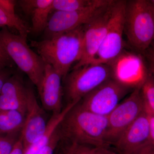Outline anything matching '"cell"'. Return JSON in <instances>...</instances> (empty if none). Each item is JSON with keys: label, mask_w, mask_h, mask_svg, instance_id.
Returning a JSON list of instances; mask_svg holds the SVG:
<instances>
[{"label": "cell", "mask_w": 154, "mask_h": 154, "mask_svg": "<svg viewBox=\"0 0 154 154\" xmlns=\"http://www.w3.org/2000/svg\"><path fill=\"white\" fill-rule=\"evenodd\" d=\"M107 122V116L92 113L78 103L66 113L58 128L61 140L93 147H108Z\"/></svg>", "instance_id": "obj_1"}, {"label": "cell", "mask_w": 154, "mask_h": 154, "mask_svg": "<svg viewBox=\"0 0 154 154\" xmlns=\"http://www.w3.org/2000/svg\"><path fill=\"white\" fill-rule=\"evenodd\" d=\"M83 37L84 25L51 38L32 41L30 45L45 63L52 67L63 80L72 65L82 57Z\"/></svg>", "instance_id": "obj_2"}, {"label": "cell", "mask_w": 154, "mask_h": 154, "mask_svg": "<svg viewBox=\"0 0 154 154\" xmlns=\"http://www.w3.org/2000/svg\"><path fill=\"white\" fill-rule=\"evenodd\" d=\"M124 32L134 49L144 51L154 41V19L149 1H127Z\"/></svg>", "instance_id": "obj_3"}, {"label": "cell", "mask_w": 154, "mask_h": 154, "mask_svg": "<svg viewBox=\"0 0 154 154\" xmlns=\"http://www.w3.org/2000/svg\"><path fill=\"white\" fill-rule=\"evenodd\" d=\"M0 42L14 63L38 88L43 78L45 63L41 57L30 48L27 38L4 27L0 30Z\"/></svg>", "instance_id": "obj_4"}, {"label": "cell", "mask_w": 154, "mask_h": 154, "mask_svg": "<svg viewBox=\"0 0 154 154\" xmlns=\"http://www.w3.org/2000/svg\"><path fill=\"white\" fill-rule=\"evenodd\" d=\"M112 78L108 64H90L73 69L63 81L67 104L77 103L86 95Z\"/></svg>", "instance_id": "obj_5"}, {"label": "cell", "mask_w": 154, "mask_h": 154, "mask_svg": "<svg viewBox=\"0 0 154 154\" xmlns=\"http://www.w3.org/2000/svg\"><path fill=\"white\" fill-rule=\"evenodd\" d=\"M145 110L141 88H135L107 116L106 142L112 145L117 138Z\"/></svg>", "instance_id": "obj_6"}, {"label": "cell", "mask_w": 154, "mask_h": 154, "mask_svg": "<svg viewBox=\"0 0 154 154\" xmlns=\"http://www.w3.org/2000/svg\"><path fill=\"white\" fill-rule=\"evenodd\" d=\"M126 3L115 1L107 33L91 64H109L123 51Z\"/></svg>", "instance_id": "obj_7"}, {"label": "cell", "mask_w": 154, "mask_h": 154, "mask_svg": "<svg viewBox=\"0 0 154 154\" xmlns=\"http://www.w3.org/2000/svg\"><path fill=\"white\" fill-rule=\"evenodd\" d=\"M131 90L112 78L86 95L79 104L92 113L107 116Z\"/></svg>", "instance_id": "obj_8"}, {"label": "cell", "mask_w": 154, "mask_h": 154, "mask_svg": "<svg viewBox=\"0 0 154 154\" xmlns=\"http://www.w3.org/2000/svg\"><path fill=\"white\" fill-rule=\"evenodd\" d=\"M115 1L84 25L82 54L73 69L93 62L107 33Z\"/></svg>", "instance_id": "obj_9"}, {"label": "cell", "mask_w": 154, "mask_h": 154, "mask_svg": "<svg viewBox=\"0 0 154 154\" xmlns=\"http://www.w3.org/2000/svg\"><path fill=\"white\" fill-rule=\"evenodd\" d=\"M114 1L108 0L105 4L80 11H54L50 16L47 26L43 32L45 39L52 38L85 25Z\"/></svg>", "instance_id": "obj_10"}, {"label": "cell", "mask_w": 154, "mask_h": 154, "mask_svg": "<svg viewBox=\"0 0 154 154\" xmlns=\"http://www.w3.org/2000/svg\"><path fill=\"white\" fill-rule=\"evenodd\" d=\"M108 64L111 68L112 78L132 89L141 88L147 76L142 59L133 53L123 51Z\"/></svg>", "instance_id": "obj_11"}, {"label": "cell", "mask_w": 154, "mask_h": 154, "mask_svg": "<svg viewBox=\"0 0 154 154\" xmlns=\"http://www.w3.org/2000/svg\"><path fill=\"white\" fill-rule=\"evenodd\" d=\"M48 122L44 111L37 102L33 88L27 86V110L25 123L21 132L25 152L43 134Z\"/></svg>", "instance_id": "obj_12"}, {"label": "cell", "mask_w": 154, "mask_h": 154, "mask_svg": "<svg viewBox=\"0 0 154 154\" xmlns=\"http://www.w3.org/2000/svg\"><path fill=\"white\" fill-rule=\"evenodd\" d=\"M149 143V129L145 109L112 145L121 154H131Z\"/></svg>", "instance_id": "obj_13"}, {"label": "cell", "mask_w": 154, "mask_h": 154, "mask_svg": "<svg viewBox=\"0 0 154 154\" xmlns=\"http://www.w3.org/2000/svg\"><path fill=\"white\" fill-rule=\"evenodd\" d=\"M62 77L52 67L45 64L43 78L37 88L43 108L53 113L63 110Z\"/></svg>", "instance_id": "obj_14"}, {"label": "cell", "mask_w": 154, "mask_h": 154, "mask_svg": "<svg viewBox=\"0 0 154 154\" xmlns=\"http://www.w3.org/2000/svg\"><path fill=\"white\" fill-rule=\"evenodd\" d=\"M27 101V86L22 77L14 73L0 92V109L18 110L26 114Z\"/></svg>", "instance_id": "obj_15"}, {"label": "cell", "mask_w": 154, "mask_h": 154, "mask_svg": "<svg viewBox=\"0 0 154 154\" xmlns=\"http://www.w3.org/2000/svg\"><path fill=\"white\" fill-rule=\"evenodd\" d=\"M53 0H21L18 3L22 11L31 19L30 32L38 34L44 32L49 15L53 11Z\"/></svg>", "instance_id": "obj_16"}, {"label": "cell", "mask_w": 154, "mask_h": 154, "mask_svg": "<svg viewBox=\"0 0 154 154\" xmlns=\"http://www.w3.org/2000/svg\"><path fill=\"white\" fill-rule=\"evenodd\" d=\"M25 116L18 110L0 109V134L22 132Z\"/></svg>", "instance_id": "obj_17"}, {"label": "cell", "mask_w": 154, "mask_h": 154, "mask_svg": "<svg viewBox=\"0 0 154 154\" xmlns=\"http://www.w3.org/2000/svg\"><path fill=\"white\" fill-rule=\"evenodd\" d=\"M108 0H53V11L72 12L80 11L107 2Z\"/></svg>", "instance_id": "obj_18"}, {"label": "cell", "mask_w": 154, "mask_h": 154, "mask_svg": "<svg viewBox=\"0 0 154 154\" xmlns=\"http://www.w3.org/2000/svg\"><path fill=\"white\" fill-rule=\"evenodd\" d=\"M7 27L17 30L19 35L27 38L30 29L17 15H10L0 8V28Z\"/></svg>", "instance_id": "obj_19"}, {"label": "cell", "mask_w": 154, "mask_h": 154, "mask_svg": "<svg viewBox=\"0 0 154 154\" xmlns=\"http://www.w3.org/2000/svg\"><path fill=\"white\" fill-rule=\"evenodd\" d=\"M145 108L154 114V79L151 74H148L141 87Z\"/></svg>", "instance_id": "obj_20"}, {"label": "cell", "mask_w": 154, "mask_h": 154, "mask_svg": "<svg viewBox=\"0 0 154 154\" xmlns=\"http://www.w3.org/2000/svg\"><path fill=\"white\" fill-rule=\"evenodd\" d=\"M21 135V132L0 134V154H10Z\"/></svg>", "instance_id": "obj_21"}, {"label": "cell", "mask_w": 154, "mask_h": 154, "mask_svg": "<svg viewBox=\"0 0 154 154\" xmlns=\"http://www.w3.org/2000/svg\"><path fill=\"white\" fill-rule=\"evenodd\" d=\"M63 148V154H94L93 147L67 141Z\"/></svg>", "instance_id": "obj_22"}, {"label": "cell", "mask_w": 154, "mask_h": 154, "mask_svg": "<svg viewBox=\"0 0 154 154\" xmlns=\"http://www.w3.org/2000/svg\"><path fill=\"white\" fill-rule=\"evenodd\" d=\"M61 140V137L58 127L48 143L37 154H54L55 150Z\"/></svg>", "instance_id": "obj_23"}, {"label": "cell", "mask_w": 154, "mask_h": 154, "mask_svg": "<svg viewBox=\"0 0 154 154\" xmlns=\"http://www.w3.org/2000/svg\"><path fill=\"white\" fill-rule=\"evenodd\" d=\"M12 68L0 65V92L6 81L14 74Z\"/></svg>", "instance_id": "obj_24"}, {"label": "cell", "mask_w": 154, "mask_h": 154, "mask_svg": "<svg viewBox=\"0 0 154 154\" xmlns=\"http://www.w3.org/2000/svg\"><path fill=\"white\" fill-rule=\"evenodd\" d=\"M17 1L13 0H0V8L10 15H17L15 13V7Z\"/></svg>", "instance_id": "obj_25"}, {"label": "cell", "mask_w": 154, "mask_h": 154, "mask_svg": "<svg viewBox=\"0 0 154 154\" xmlns=\"http://www.w3.org/2000/svg\"><path fill=\"white\" fill-rule=\"evenodd\" d=\"M14 63L7 54L0 42V65L13 67Z\"/></svg>", "instance_id": "obj_26"}, {"label": "cell", "mask_w": 154, "mask_h": 154, "mask_svg": "<svg viewBox=\"0 0 154 154\" xmlns=\"http://www.w3.org/2000/svg\"><path fill=\"white\" fill-rule=\"evenodd\" d=\"M145 110L147 113L148 117L149 129V143L154 146V114L146 109Z\"/></svg>", "instance_id": "obj_27"}, {"label": "cell", "mask_w": 154, "mask_h": 154, "mask_svg": "<svg viewBox=\"0 0 154 154\" xmlns=\"http://www.w3.org/2000/svg\"><path fill=\"white\" fill-rule=\"evenodd\" d=\"M131 154H154V146L149 143Z\"/></svg>", "instance_id": "obj_28"}, {"label": "cell", "mask_w": 154, "mask_h": 154, "mask_svg": "<svg viewBox=\"0 0 154 154\" xmlns=\"http://www.w3.org/2000/svg\"><path fill=\"white\" fill-rule=\"evenodd\" d=\"M24 148L21 135L20 138L16 143L13 151L10 154H24Z\"/></svg>", "instance_id": "obj_29"}, {"label": "cell", "mask_w": 154, "mask_h": 154, "mask_svg": "<svg viewBox=\"0 0 154 154\" xmlns=\"http://www.w3.org/2000/svg\"><path fill=\"white\" fill-rule=\"evenodd\" d=\"M94 154H117L110 149L108 147H93Z\"/></svg>", "instance_id": "obj_30"}, {"label": "cell", "mask_w": 154, "mask_h": 154, "mask_svg": "<svg viewBox=\"0 0 154 154\" xmlns=\"http://www.w3.org/2000/svg\"><path fill=\"white\" fill-rule=\"evenodd\" d=\"M149 70L150 71L151 74L154 79V63L151 61L149 64Z\"/></svg>", "instance_id": "obj_31"}, {"label": "cell", "mask_w": 154, "mask_h": 154, "mask_svg": "<svg viewBox=\"0 0 154 154\" xmlns=\"http://www.w3.org/2000/svg\"><path fill=\"white\" fill-rule=\"evenodd\" d=\"M149 57L150 60L152 62L154 63V48L152 49L150 53V55L149 56Z\"/></svg>", "instance_id": "obj_32"}, {"label": "cell", "mask_w": 154, "mask_h": 154, "mask_svg": "<svg viewBox=\"0 0 154 154\" xmlns=\"http://www.w3.org/2000/svg\"><path fill=\"white\" fill-rule=\"evenodd\" d=\"M149 2L150 4L151 7L152 11L153 14L154 19V4L152 3L149 1Z\"/></svg>", "instance_id": "obj_33"}]
</instances>
